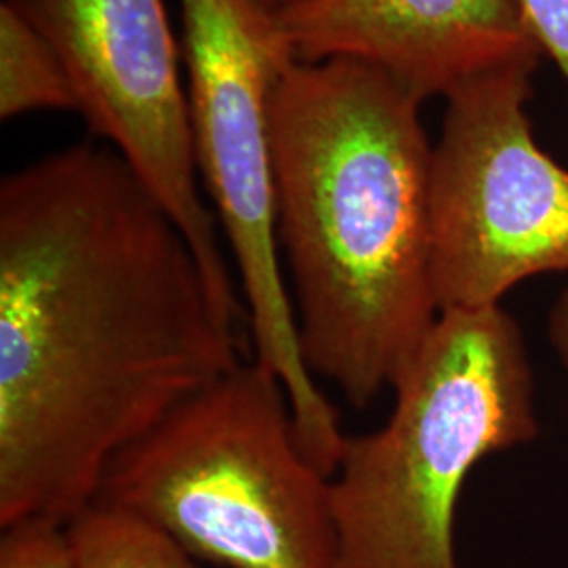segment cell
Masks as SVG:
<instances>
[{"label": "cell", "mask_w": 568, "mask_h": 568, "mask_svg": "<svg viewBox=\"0 0 568 568\" xmlns=\"http://www.w3.org/2000/svg\"><path fill=\"white\" fill-rule=\"evenodd\" d=\"M260 2H264L265 7H270L272 11H281V9L293 4V2H297V0H260Z\"/></svg>", "instance_id": "obj_14"}, {"label": "cell", "mask_w": 568, "mask_h": 568, "mask_svg": "<svg viewBox=\"0 0 568 568\" xmlns=\"http://www.w3.org/2000/svg\"><path fill=\"white\" fill-rule=\"evenodd\" d=\"M528 32L568 82V0H516Z\"/></svg>", "instance_id": "obj_12"}, {"label": "cell", "mask_w": 568, "mask_h": 568, "mask_svg": "<svg viewBox=\"0 0 568 568\" xmlns=\"http://www.w3.org/2000/svg\"><path fill=\"white\" fill-rule=\"evenodd\" d=\"M39 110L77 112V95L58 51L0 0V121Z\"/></svg>", "instance_id": "obj_9"}, {"label": "cell", "mask_w": 568, "mask_h": 568, "mask_svg": "<svg viewBox=\"0 0 568 568\" xmlns=\"http://www.w3.org/2000/svg\"><path fill=\"white\" fill-rule=\"evenodd\" d=\"M4 2L58 51L89 131L121 154L180 225L225 323H248L199 190L187 89L164 0Z\"/></svg>", "instance_id": "obj_7"}, {"label": "cell", "mask_w": 568, "mask_h": 568, "mask_svg": "<svg viewBox=\"0 0 568 568\" xmlns=\"http://www.w3.org/2000/svg\"><path fill=\"white\" fill-rule=\"evenodd\" d=\"M549 342L568 371V288L549 312Z\"/></svg>", "instance_id": "obj_13"}, {"label": "cell", "mask_w": 568, "mask_h": 568, "mask_svg": "<svg viewBox=\"0 0 568 568\" xmlns=\"http://www.w3.org/2000/svg\"><path fill=\"white\" fill-rule=\"evenodd\" d=\"M241 363L180 225L116 150L0 182V527L68 525L110 462Z\"/></svg>", "instance_id": "obj_1"}, {"label": "cell", "mask_w": 568, "mask_h": 568, "mask_svg": "<svg viewBox=\"0 0 568 568\" xmlns=\"http://www.w3.org/2000/svg\"><path fill=\"white\" fill-rule=\"evenodd\" d=\"M180 2L196 164L241 276L255 361L286 387L305 459L331 476L345 436L305 365L276 234L272 105L297 58L260 0Z\"/></svg>", "instance_id": "obj_5"}, {"label": "cell", "mask_w": 568, "mask_h": 568, "mask_svg": "<svg viewBox=\"0 0 568 568\" xmlns=\"http://www.w3.org/2000/svg\"><path fill=\"white\" fill-rule=\"evenodd\" d=\"M0 568H74L65 525L30 518L2 528Z\"/></svg>", "instance_id": "obj_11"}, {"label": "cell", "mask_w": 568, "mask_h": 568, "mask_svg": "<svg viewBox=\"0 0 568 568\" xmlns=\"http://www.w3.org/2000/svg\"><path fill=\"white\" fill-rule=\"evenodd\" d=\"M392 389L386 426L345 438L331 478L335 568H459L469 471L539 432L520 326L501 305L447 310Z\"/></svg>", "instance_id": "obj_3"}, {"label": "cell", "mask_w": 568, "mask_h": 568, "mask_svg": "<svg viewBox=\"0 0 568 568\" xmlns=\"http://www.w3.org/2000/svg\"><path fill=\"white\" fill-rule=\"evenodd\" d=\"M422 100L361 61H295L272 105L276 234L305 365L363 410L440 318Z\"/></svg>", "instance_id": "obj_2"}, {"label": "cell", "mask_w": 568, "mask_h": 568, "mask_svg": "<svg viewBox=\"0 0 568 568\" xmlns=\"http://www.w3.org/2000/svg\"><path fill=\"white\" fill-rule=\"evenodd\" d=\"M530 70L447 98L432 148V284L440 314L499 305L516 284L568 274V169L537 143Z\"/></svg>", "instance_id": "obj_6"}, {"label": "cell", "mask_w": 568, "mask_h": 568, "mask_svg": "<svg viewBox=\"0 0 568 568\" xmlns=\"http://www.w3.org/2000/svg\"><path fill=\"white\" fill-rule=\"evenodd\" d=\"M278 13L297 61H361L422 102L493 72H535L541 49L516 0H297Z\"/></svg>", "instance_id": "obj_8"}, {"label": "cell", "mask_w": 568, "mask_h": 568, "mask_svg": "<svg viewBox=\"0 0 568 568\" xmlns=\"http://www.w3.org/2000/svg\"><path fill=\"white\" fill-rule=\"evenodd\" d=\"M93 504L225 568H335L331 478L297 445L283 382L239 363L110 462Z\"/></svg>", "instance_id": "obj_4"}, {"label": "cell", "mask_w": 568, "mask_h": 568, "mask_svg": "<svg viewBox=\"0 0 568 568\" xmlns=\"http://www.w3.org/2000/svg\"><path fill=\"white\" fill-rule=\"evenodd\" d=\"M65 532L74 568H199L163 528L124 509L91 504Z\"/></svg>", "instance_id": "obj_10"}]
</instances>
